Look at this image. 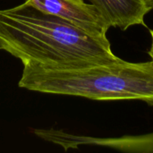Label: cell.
<instances>
[{
	"instance_id": "cell-1",
	"label": "cell",
	"mask_w": 153,
	"mask_h": 153,
	"mask_svg": "<svg viewBox=\"0 0 153 153\" xmlns=\"http://www.w3.org/2000/svg\"><path fill=\"white\" fill-rule=\"evenodd\" d=\"M0 50L25 65L78 67L116 61L107 36H95L22 3L0 10Z\"/></svg>"
},
{
	"instance_id": "cell-2",
	"label": "cell",
	"mask_w": 153,
	"mask_h": 153,
	"mask_svg": "<svg viewBox=\"0 0 153 153\" xmlns=\"http://www.w3.org/2000/svg\"><path fill=\"white\" fill-rule=\"evenodd\" d=\"M32 91L93 100H141L153 105V60L116 61L78 67L23 66L18 83Z\"/></svg>"
},
{
	"instance_id": "cell-3",
	"label": "cell",
	"mask_w": 153,
	"mask_h": 153,
	"mask_svg": "<svg viewBox=\"0 0 153 153\" xmlns=\"http://www.w3.org/2000/svg\"><path fill=\"white\" fill-rule=\"evenodd\" d=\"M40 12L56 16L95 36H107L110 26L92 4L83 0H25Z\"/></svg>"
},
{
	"instance_id": "cell-4",
	"label": "cell",
	"mask_w": 153,
	"mask_h": 153,
	"mask_svg": "<svg viewBox=\"0 0 153 153\" xmlns=\"http://www.w3.org/2000/svg\"><path fill=\"white\" fill-rule=\"evenodd\" d=\"M110 27L126 30L145 26V16L153 9V0H89Z\"/></svg>"
},
{
	"instance_id": "cell-5",
	"label": "cell",
	"mask_w": 153,
	"mask_h": 153,
	"mask_svg": "<svg viewBox=\"0 0 153 153\" xmlns=\"http://www.w3.org/2000/svg\"><path fill=\"white\" fill-rule=\"evenodd\" d=\"M65 143L70 148L81 144H90L123 152L153 153V132L144 134L123 135L111 138H96L65 134Z\"/></svg>"
},
{
	"instance_id": "cell-6",
	"label": "cell",
	"mask_w": 153,
	"mask_h": 153,
	"mask_svg": "<svg viewBox=\"0 0 153 153\" xmlns=\"http://www.w3.org/2000/svg\"><path fill=\"white\" fill-rule=\"evenodd\" d=\"M150 33H151V37H152V44H151V48L148 51V54H149V56L151 57V59L153 60V30H150Z\"/></svg>"
}]
</instances>
